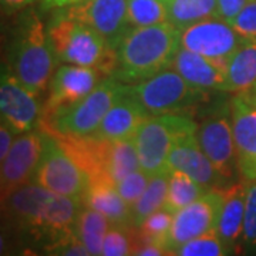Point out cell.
Masks as SVG:
<instances>
[{"mask_svg": "<svg viewBox=\"0 0 256 256\" xmlns=\"http://www.w3.org/2000/svg\"><path fill=\"white\" fill-rule=\"evenodd\" d=\"M150 117L152 116L138 101L132 92V86L128 84L127 90L112 104V107L92 136L110 141L131 140L136 138L138 130Z\"/></svg>", "mask_w": 256, "mask_h": 256, "instance_id": "2e32d148", "label": "cell"}, {"mask_svg": "<svg viewBox=\"0 0 256 256\" xmlns=\"http://www.w3.org/2000/svg\"><path fill=\"white\" fill-rule=\"evenodd\" d=\"M13 134L14 132L4 122H2V127H0V161H3L9 154L10 148L13 146Z\"/></svg>", "mask_w": 256, "mask_h": 256, "instance_id": "d590c367", "label": "cell"}, {"mask_svg": "<svg viewBox=\"0 0 256 256\" xmlns=\"http://www.w3.org/2000/svg\"><path fill=\"white\" fill-rule=\"evenodd\" d=\"M242 244L248 249L256 250V181L248 182Z\"/></svg>", "mask_w": 256, "mask_h": 256, "instance_id": "d6a6232c", "label": "cell"}, {"mask_svg": "<svg viewBox=\"0 0 256 256\" xmlns=\"http://www.w3.org/2000/svg\"><path fill=\"white\" fill-rule=\"evenodd\" d=\"M127 18L131 28L170 23L168 0H127Z\"/></svg>", "mask_w": 256, "mask_h": 256, "instance_id": "83f0119b", "label": "cell"}, {"mask_svg": "<svg viewBox=\"0 0 256 256\" xmlns=\"http://www.w3.org/2000/svg\"><path fill=\"white\" fill-rule=\"evenodd\" d=\"M171 171H162L150 178L146 191L141 195L137 204L131 208V220L134 226H140L142 220L148 218L151 214L164 208L168 185H170Z\"/></svg>", "mask_w": 256, "mask_h": 256, "instance_id": "d4e9b609", "label": "cell"}, {"mask_svg": "<svg viewBox=\"0 0 256 256\" xmlns=\"http://www.w3.org/2000/svg\"><path fill=\"white\" fill-rule=\"evenodd\" d=\"M62 12L94 28L114 50L134 28L128 23L127 0H84L62 8Z\"/></svg>", "mask_w": 256, "mask_h": 256, "instance_id": "30bf717a", "label": "cell"}, {"mask_svg": "<svg viewBox=\"0 0 256 256\" xmlns=\"http://www.w3.org/2000/svg\"><path fill=\"white\" fill-rule=\"evenodd\" d=\"M80 2H84V0H44L43 8L44 9H62V8L76 4V3H80Z\"/></svg>", "mask_w": 256, "mask_h": 256, "instance_id": "74e56055", "label": "cell"}, {"mask_svg": "<svg viewBox=\"0 0 256 256\" xmlns=\"http://www.w3.org/2000/svg\"><path fill=\"white\" fill-rule=\"evenodd\" d=\"M132 92L151 116L182 114L208 97L206 90L194 87L176 70L170 68L137 82Z\"/></svg>", "mask_w": 256, "mask_h": 256, "instance_id": "8992f818", "label": "cell"}, {"mask_svg": "<svg viewBox=\"0 0 256 256\" xmlns=\"http://www.w3.org/2000/svg\"><path fill=\"white\" fill-rule=\"evenodd\" d=\"M168 168L170 171H182L196 182L210 188H225L222 185H225L226 180L218 172L215 165L204 152L196 138V132L188 134L175 142L168 156Z\"/></svg>", "mask_w": 256, "mask_h": 256, "instance_id": "ac0fdd59", "label": "cell"}, {"mask_svg": "<svg viewBox=\"0 0 256 256\" xmlns=\"http://www.w3.org/2000/svg\"><path fill=\"white\" fill-rule=\"evenodd\" d=\"M0 111L4 122L14 134L32 131L40 124L43 110L37 96L28 90L9 70L2 74Z\"/></svg>", "mask_w": 256, "mask_h": 256, "instance_id": "7c38bea8", "label": "cell"}, {"mask_svg": "<svg viewBox=\"0 0 256 256\" xmlns=\"http://www.w3.org/2000/svg\"><path fill=\"white\" fill-rule=\"evenodd\" d=\"M33 182L58 195L82 198L88 188L90 180L88 175L62 148L58 141L48 134L46 148L37 166Z\"/></svg>", "mask_w": 256, "mask_h": 256, "instance_id": "52a82bcc", "label": "cell"}, {"mask_svg": "<svg viewBox=\"0 0 256 256\" xmlns=\"http://www.w3.org/2000/svg\"><path fill=\"white\" fill-rule=\"evenodd\" d=\"M170 23L185 30L206 18H220L216 0H168Z\"/></svg>", "mask_w": 256, "mask_h": 256, "instance_id": "cb8c5ba5", "label": "cell"}, {"mask_svg": "<svg viewBox=\"0 0 256 256\" xmlns=\"http://www.w3.org/2000/svg\"><path fill=\"white\" fill-rule=\"evenodd\" d=\"M220 202V190L212 188L196 201L175 212L166 240V250L170 255H174L175 250L188 240L216 229Z\"/></svg>", "mask_w": 256, "mask_h": 256, "instance_id": "8fae6325", "label": "cell"}, {"mask_svg": "<svg viewBox=\"0 0 256 256\" xmlns=\"http://www.w3.org/2000/svg\"><path fill=\"white\" fill-rule=\"evenodd\" d=\"M196 138L204 152L226 181L238 171V152L232 124L226 117L205 120L196 131Z\"/></svg>", "mask_w": 256, "mask_h": 256, "instance_id": "9a60e30c", "label": "cell"}, {"mask_svg": "<svg viewBox=\"0 0 256 256\" xmlns=\"http://www.w3.org/2000/svg\"><path fill=\"white\" fill-rule=\"evenodd\" d=\"M172 68L191 86L201 90L225 92L226 88V67L182 46L175 57Z\"/></svg>", "mask_w": 256, "mask_h": 256, "instance_id": "44dd1931", "label": "cell"}, {"mask_svg": "<svg viewBox=\"0 0 256 256\" xmlns=\"http://www.w3.org/2000/svg\"><path fill=\"white\" fill-rule=\"evenodd\" d=\"M230 124L244 181H256V104L236 94L229 102Z\"/></svg>", "mask_w": 256, "mask_h": 256, "instance_id": "5bb4252c", "label": "cell"}, {"mask_svg": "<svg viewBox=\"0 0 256 256\" xmlns=\"http://www.w3.org/2000/svg\"><path fill=\"white\" fill-rule=\"evenodd\" d=\"M82 201L84 206L102 214L111 225H132L131 206L120 195L117 184L110 181L90 182Z\"/></svg>", "mask_w": 256, "mask_h": 256, "instance_id": "7402d4cb", "label": "cell"}, {"mask_svg": "<svg viewBox=\"0 0 256 256\" xmlns=\"http://www.w3.org/2000/svg\"><path fill=\"white\" fill-rule=\"evenodd\" d=\"M181 33L171 23L131 28L117 48L112 77L124 84L141 82L172 67L181 48Z\"/></svg>", "mask_w": 256, "mask_h": 256, "instance_id": "6da1fadb", "label": "cell"}, {"mask_svg": "<svg viewBox=\"0 0 256 256\" xmlns=\"http://www.w3.org/2000/svg\"><path fill=\"white\" fill-rule=\"evenodd\" d=\"M34 0H2V8L8 12H14V10L23 9L33 3Z\"/></svg>", "mask_w": 256, "mask_h": 256, "instance_id": "8d00e7d4", "label": "cell"}, {"mask_svg": "<svg viewBox=\"0 0 256 256\" xmlns=\"http://www.w3.org/2000/svg\"><path fill=\"white\" fill-rule=\"evenodd\" d=\"M230 24L246 40H256V0H249Z\"/></svg>", "mask_w": 256, "mask_h": 256, "instance_id": "836d02e7", "label": "cell"}, {"mask_svg": "<svg viewBox=\"0 0 256 256\" xmlns=\"http://www.w3.org/2000/svg\"><path fill=\"white\" fill-rule=\"evenodd\" d=\"M246 181L230 184L225 188H220L222 192V202L216 224V232L230 254L236 249L239 242H242L246 206Z\"/></svg>", "mask_w": 256, "mask_h": 256, "instance_id": "ffe728a7", "label": "cell"}, {"mask_svg": "<svg viewBox=\"0 0 256 256\" xmlns=\"http://www.w3.org/2000/svg\"><path fill=\"white\" fill-rule=\"evenodd\" d=\"M48 134L40 130L23 132L14 140L8 156L2 161V201L34 180L37 166L46 148Z\"/></svg>", "mask_w": 256, "mask_h": 256, "instance_id": "ba28073f", "label": "cell"}, {"mask_svg": "<svg viewBox=\"0 0 256 256\" xmlns=\"http://www.w3.org/2000/svg\"><path fill=\"white\" fill-rule=\"evenodd\" d=\"M141 168L140 156L136 146V140H120L111 141L108 156V174L111 180L118 184L127 175Z\"/></svg>", "mask_w": 256, "mask_h": 256, "instance_id": "f1b7e54d", "label": "cell"}, {"mask_svg": "<svg viewBox=\"0 0 256 256\" xmlns=\"http://www.w3.org/2000/svg\"><path fill=\"white\" fill-rule=\"evenodd\" d=\"M127 87L128 84L118 82L114 77H106L82 100L47 117H42L38 128L53 137L92 136Z\"/></svg>", "mask_w": 256, "mask_h": 256, "instance_id": "277c9868", "label": "cell"}, {"mask_svg": "<svg viewBox=\"0 0 256 256\" xmlns=\"http://www.w3.org/2000/svg\"><path fill=\"white\" fill-rule=\"evenodd\" d=\"M172 220H174V214L165 208H161L154 214H151L148 218L142 220L140 226H137L142 244H156L166 250V240L172 226Z\"/></svg>", "mask_w": 256, "mask_h": 256, "instance_id": "f546056e", "label": "cell"}, {"mask_svg": "<svg viewBox=\"0 0 256 256\" xmlns=\"http://www.w3.org/2000/svg\"><path fill=\"white\" fill-rule=\"evenodd\" d=\"M245 42V37L220 18L195 23L181 33V46L224 67H228L229 58Z\"/></svg>", "mask_w": 256, "mask_h": 256, "instance_id": "9c48e42d", "label": "cell"}, {"mask_svg": "<svg viewBox=\"0 0 256 256\" xmlns=\"http://www.w3.org/2000/svg\"><path fill=\"white\" fill-rule=\"evenodd\" d=\"M195 121L184 114L152 116L142 124L136 136V146L141 170L151 178L162 171H170L168 156L180 138L196 132Z\"/></svg>", "mask_w": 256, "mask_h": 256, "instance_id": "5b68a950", "label": "cell"}, {"mask_svg": "<svg viewBox=\"0 0 256 256\" xmlns=\"http://www.w3.org/2000/svg\"><path fill=\"white\" fill-rule=\"evenodd\" d=\"M150 182V176L146 175V171H142L141 168L127 175L124 180H121L117 184V190L120 195L124 198V201L132 208L137 201L141 198V195L146 191V185Z\"/></svg>", "mask_w": 256, "mask_h": 256, "instance_id": "1f68e13d", "label": "cell"}, {"mask_svg": "<svg viewBox=\"0 0 256 256\" xmlns=\"http://www.w3.org/2000/svg\"><path fill=\"white\" fill-rule=\"evenodd\" d=\"M218 2V12L220 18L230 23L238 16V13L244 9L249 0H216Z\"/></svg>", "mask_w": 256, "mask_h": 256, "instance_id": "e575fe53", "label": "cell"}, {"mask_svg": "<svg viewBox=\"0 0 256 256\" xmlns=\"http://www.w3.org/2000/svg\"><path fill=\"white\" fill-rule=\"evenodd\" d=\"M256 82V40H248L229 58L226 67L228 92H242Z\"/></svg>", "mask_w": 256, "mask_h": 256, "instance_id": "603a6c76", "label": "cell"}, {"mask_svg": "<svg viewBox=\"0 0 256 256\" xmlns=\"http://www.w3.org/2000/svg\"><path fill=\"white\" fill-rule=\"evenodd\" d=\"M212 188L196 182L192 176L182 171H171L164 208L175 214L176 210H182L186 205L201 198L202 195H205Z\"/></svg>", "mask_w": 256, "mask_h": 256, "instance_id": "484cf974", "label": "cell"}, {"mask_svg": "<svg viewBox=\"0 0 256 256\" xmlns=\"http://www.w3.org/2000/svg\"><path fill=\"white\" fill-rule=\"evenodd\" d=\"M110 220H107L98 210H92L82 205L77 220V235L88 249L90 255H101L102 242L107 230L110 229Z\"/></svg>", "mask_w": 256, "mask_h": 256, "instance_id": "4316f807", "label": "cell"}, {"mask_svg": "<svg viewBox=\"0 0 256 256\" xmlns=\"http://www.w3.org/2000/svg\"><path fill=\"white\" fill-rule=\"evenodd\" d=\"M56 60L43 23L36 14L23 18L9 48V72L28 90L40 96L50 86Z\"/></svg>", "mask_w": 256, "mask_h": 256, "instance_id": "3957f363", "label": "cell"}, {"mask_svg": "<svg viewBox=\"0 0 256 256\" xmlns=\"http://www.w3.org/2000/svg\"><path fill=\"white\" fill-rule=\"evenodd\" d=\"M53 194L36 182H28L16 190L8 200L2 201L10 225L36 238L44 206Z\"/></svg>", "mask_w": 256, "mask_h": 256, "instance_id": "e0dca14e", "label": "cell"}, {"mask_svg": "<svg viewBox=\"0 0 256 256\" xmlns=\"http://www.w3.org/2000/svg\"><path fill=\"white\" fill-rule=\"evenodd\" d=\"M82 208V198L53 194L44 206L37 239H46V246L77 234V220Z\"/></svg>", "mask_w": 256, "mask_h": 256, "instance_id": "d6986e66", "label": "cell"}, {"mask_svg": "<svg viewBox=\"0 0 256 256\" xmlns=\"http://www.w3.org/2000/svg\"><path fill=\"white\" fill-rule=\"evenodd\" d=\"M229 254V249L220 239L216 229L188 240L174 252V255L180 256H222Z\"/></svg>", "mask_w": 256, "mask_h": 256, "instance_id": "4dcf8cb0", "label": "cell"}, {"mask_svg": "<svg viewBox=\"0 0 256 256\" xmlns=\"http://www.w3.org/2000/svg\"><path fill=\"white\" fill-rule=\"evenodd\" d=\"M238 94H242L245 98H248V100H250L252 102H255L256 104V82L254 86H250L248 90H245V92H238Z\"/></svg>", "mask_w": 256, "mask_h": 256, "instance_id": "f35d334b", "label": "cell"}, {"mask_svg": "<svg viewBox=\"0 0 256 256\" xmlns=\"http://www.w3.org/2000/svg\"><path fill=\"white\" fill-rule=\"evenodd\" d=\"M47 36L58 63L92 67L102 77H112L117 67V50L94 28L56 12L47 28Z\"/></svg>", "mask_w": 256, "mask_h": 256, "instance_id": "7a4b0ae2", "label": "cell"}, {"mask_svg": "<svg viewBox=\"0 0 256 256\" xmlns=\"http://www.w3.org/2000/svg\"><path fill=\"white\" fill-rule=\"evenodd\" d=\"M100 77L101 74L92 67L77 64L60 66L50 82V92L42 117H47L82 100L97 87Z\"/></svg>", "mask_w": 256, "mask_h": 256, "instance_id": "4fadbf2b", "label": "cell"}]
</instances>
